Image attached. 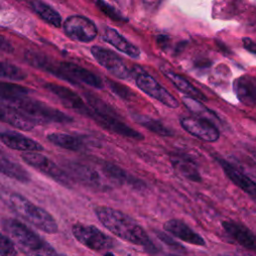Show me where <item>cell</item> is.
<instances>
[{"instance_id": "6da1fadb", "label": "cell", "mask_w": 256, "mask_h": 256, "mask_svg": "<svg viewBox=\"0 0 256 256\" xmlns=\"http://www.w3.org/2000/svg\"><path fill=\"white\" fill-rule=\"evenodd\" d=\"M94 212L102 225L115 236L129 243L142 246L148 252L156 251V247L146 231L127 214L108 206H97Z\"/></svg>"}, {"instance_id": "7a4b0ae2", "label": "cell", "mask_w": 256, "mask_h": 256, "mask_svg": "<svg viewBox=\"0 0 256 256\" xmlns=\"http://www.w3.org/2000/svg\"><path fill=\"white\" fill-rule=\"evenodd\" d=\"M3 229L25 256H59L57 251L39 234L16 219H5Z\"/></svg>"}, {"instance_id": "3957f363", "label": "cell", "mask_w": 256, "mask_h": 256, "mask_svg": "<svg viewBox=\"0 0 256 256\" xmlns=\"http://www.w3.org/2000/svg\"><path fill=\"white\" fill-rule=\"evenodd\" d=\"M4 196L6 204L21 219L46 233L54 234L58 232L57 222L45 209L33 204L18 193L12 192Z\"/></svg>"}, {"instance_id": "277c9868", "label": "cell", "mask_w": 256, "mask_h": 256, "mask_svg": "<svg viewBox=\"0 0 256 256\" xmlns=\"http://www.w3.org/2000/svg\"><path fill=\"white\" fill-rule=\"evenodd\" d=\"M10 105L17 108L35 124L41 123H70L73 118L66 113L47 105L39 100L28 98L27 96L18 99Z\"/></svg>"}, {"instance_id": "5b68a950", "label": "cell", "mask_w": 256, "mask_h": 256, "mask_svg": "<svg viewBox=\"0 0 256 256\" xmlns=\"http://www.w3.org/2000/svg\"><path fill=\"white\" fill-rule=\"evenodd\" d=\"M66 167L69 174L74 179L88 188L98 191H107L112 186V183L106 177L99 165L97 168L91 164L68 162Z\"/></svg>"}, {"instance_id": "8992f818", "label": "cell", "mask_w": 256, "mask_h": 256, "mask_svg": "<svg viewBox=\"0 0 256 256\" xmlns=\"http://www.w3.org/2000/svg\"><path fill=\"white\" fill-rule=\"evenodd\" d=\"M75 239L94 251H106L114 247V240L94 225L76 223L72 226Z\"/></svg>"}, {"instance_id": "52a82bcc", "label": "cell", "mask_w": 256, "mask_h": 256, "mask_svg": "<svg viewBox=\"0 0 256 256\" xmlns=\"http://www.w3.org/2000/svg\"><path fill=\"white\" fill-rule=\"evenodd\" d=\"M89 117L93 119L103 129L111 133L134 140H142L144 138V136L140 132L124 123L114 110L96 111L91 108V113Z\"/></svg>"}, {"instance_id": "ba28073f", "label": "cell", "mask_w": 256, "mask_h": 256, "mask_svg": "<svg viewBox=\"0 0 256 256\" xmlns=\"http://www.w3.org/2000/svg\"><path fill=\"white\" fill-rule=\"evenodd\" d=\"M21 158L29 166L52 178L62 186L67 188L72 187V180L69 175L46 156L39 154L38 152H25L21 155Z\"/></svg>"}, {"instance_id": "9c48e42d", "label": "cell", "mask_w": 256, "mask_h": 256, "mask_svg": "<svg viewBox=\"0 0 256 256\" xmlns=\"http://www.w3.org/2000/svg\"><path fill=\"white\" fill-rule=\"evenodd\" d=\"M63 29L67 37L78 42H90L98 34L93 21L82 15H71L63 23Z\"/></svg>"}, {"instance_id": "30bf717a", "label": "cell", "mask_w": 256, "mask_h": 256, "mask_svg": "<svg viewBox=\"0 0 256 256\" xmlns=\"http://www.w3.org/2000/svg\"><path fill=\"white\" fill-rule=\"evenodd\" d=\"M136 85L148 96L161 102L169 108H177L179 103L177 99L152 76L146 73H139L136 76Z\"/></svg>"}, {"instance_id": "8fae6325", "label": "cell", "mask_w": 256, "mask_h": 256, "mask_svg": "<svg viewBox=\"0 0 256 256\" xmlns=\"http://www.w3.org/2000/svg\"><path fill=\"white\" fill-rule=\"evenodd\" d=\"M91 53L95 60L108 72L119 79H127L131 76V71L125 62L113 51L99 46H93Z\"/></svg>"}, {"instance_id": "7c38bea8", "label": "cell", "mask_w": 256, "mask_h": 256, "mask_svg": "<svg viewBox=\"0 0 256 256\" xmlns=\"http://www.w3.org/2000/svg\"><path fill=\"white\" fill-rule=\"evenodd\" d=\"M180 125L190 135L205 142H216L220 138L218 128L212 121L204 118L182 117L180 118Z\"/></svg>"}, {"instance_id": "4fadbf2b", "label": "cell", "mask_w": 256, "mask_h": 256, "mask_svg": "<svg viewBox=\"0 0 256 256\" xmlns=\"http://www.w3.org/2000/svg\"><path fill=\"white\" fill-rule=\"evenodd\" d=\"M44 88L56 95L66 107L76 111L83 116H90L91 107L86 105L82 98L70 88L55 83H46L44 85Z\"/></svg>"}, {"instance_id": "5bb4252c", "label": "cell", "mask_w": 256, "mask_h": 256, "mask_svg": "<svg viewBox=\"0 0 256 256\" xmlns=\"http://www.w3.org/2000/svg\"><path fill=\"white\" fill-rule=\"evenodd\" d=\"M163 228L169 234L186 243L196 246L206 245V242L203 239V237L182 220L170 219L163 224Z\"/></svg>"}, {"instance_id": "9a60e30c", "label": "cell", "mask_w": 256, "mask_h": 256, "mask_svg": "<svg viewBox=\"0 0 256 256\" xmlns=\"http://www.w3.org/2000/svg\"><path fill=\"white\" fill-rule=\"evenodd\" d=\"M0 141L9 148L23 152H39L43 150L41 144L15 131L0 130Z\"/></svg>"}, {"instance_id": "2e32d148", "label": "cell", "mask_w": 256, "mask_h": 256, "mask_svg": "<svg viewBox=\"0 0 256 256\" xmlns=\"http://www.w3.org/2000/svg\"><path fill=\"white\" fill-rule=\"evenodd\" d=\"M216 160L223 169L226 176L236 186H238L242 191H244L246 194H248L251 198H253L256 201V182L253 181L244 173H242L241 171H239L238 169H236L226 160L221 158H216Z\"/></svg>"}, {"instance_id": "e0dca14e", "label": "cell", "mask_w": 256, "mask_h": 256, "mask_svg": "<svg viewBox=\"0 0 256 256\" xmlns=\"http://www.w3.org/2000/svg\"><path fill=\"white\" fill-rule=\"evenodd\" d=\"M60 64L72 84H78L81 82L97 89H101L103 87L102 80L91 71L70 62H60Z\"/></svg>"}, {"instance_id": "ac0fdd59", "label": "cell", "mask_w": 256, "mask_h": 256, "mask_svg": "<svg viewBox=\"0 0 256 256\" xmlns=\"http://www.w3.org/2000/svg\"><path fill=\"white\" fill-rule=\"evenodd\" d=\"M222 226L235 242L246 249L256 250V236L249 228L235 221H223Z\"/></svg>"}, {"instance_id": "d6986e66", "label": "cell", "mask_w": 256, "mask_h": 256, "mask_svg": "<svg viewBox=\"0 0 256 256\" xmlns=\"http://www.w3.org/2000/svg\"><path fill=\"white\" fill-rule=\"evenodd\" d=\"M0 122L7 123L23 131H30L35 126V123L17 108L3 103H0Z\"/></svg>"}, {"instance_id": "ffe728a7", "label": "cell", "mask_w": 256, "mask_h": 256, "mask_svg": "<svg viewBox=\"0 0 256 256\" xmlns=\"http://www.w3.org/2000/svg\"><path fill=\"white\" fill-rule=\"evenodd\" d=\"M234 92L239 99L245 105H256V78L244 75L237 78L233 82Z\"/></svg>"}, {"instance_id": "44dd1931", "label": "cell", "mask_w": 256, "mask_h": 256, "mask_svg": "<svg viewBox=\"0 0 256 256\" xmlns=\"http://www.w3.org/2000/svg\"><path fill=\"white\" fill-rule=\"evenodd\" d=\"M0 173L13 178L22 183H28L31 180V176L28 171L20 165L16 160L10 157L0 147Z\"/></svg>"}, {"instance_id": "7402d4cb", "label": "cell", "mask_w": 256, "mask_h": 256, "mask_svg": "<svg viewBox=\"0 0 256 256\" xmlns=\"http://www.w3.org/2000/svg\"><path fill=\"white\" fill-rule=\"evenodd\" d=\"M170 161L174 170L183 178L193 181L200 182L201 175L194 161L187 155L174 153L170 156Z\"/></svg>"}, {"instance_id": "603a6c76", "label": "cell", "mask_w": 256, "mask_h": 256, "mask_svg": "<svg viewBox=\"0 0 256 256\" xmlns=\"http://www.w3.org/2000/svg\"><path fill=\"white\" fill-rule=\"evenodd\" d=\"M25 58L30 63V65H32V66H34L36 68L45 70V71L53 74L54 76H56V77H58V78H60L62 80L68 81L69 83L72 84V82L69 79V77L63 71L60 63H57V62L47 58L46 56H44V55H42L40 53L32 52V51L26 52L25 53Z\"/></svg>"}, {"instance_id": "cb8c5ba5", "label": "cell", "mask_w": 256, "mask_h": 256, "mask_svg": "<svg viewBox=\"0 0 256 256\" xmlns=\"http://www.w3.org/2000/svg\"><path fill=\"white\" fill-rule=\"evenodd\" d=\"M103 39L105 42L109 43L113 47H115L120 52L132 57V58H138L140 56V50L137 46L129 42L125 37H123L117 30L107 27L105 28L103 35Z\"/></svg>"}, {"instance_id": "d4e9b609", "label": "cell", "mask_w": 256, "mask_h": 256, "mask_svg": "<svg viewBox=\"0 0 256 256\" xmlns=\"http://www.w3.org/2000/svg\"><path fill=\"white\" fill-rule=\"evenodd\" d=\"M160 70L174 84V86L179 91H181L182 93L186 94L189 97L195 98V99H197L199 101L200 100H202V101H206L207 100V97L200 90H198L196 87H194L187 79H185L181 75L175 73L174 71H172L171 69H169L166 66H161Z\"/></svg>"}, {"instance_id": "484cf974", "label": "cell", "mask_w": 256, "mask_h": 256, "mask_svg": "<svg viewBox=\"0 0 256 256\" xmlns=\"http://www.w3.org/2000/svg\"><path fill=\"white\" fill-rule=\"evenodd\" d=\"M30 5L32 9L48 24L57 28L61 26L60 14L50 5L43 2L42 0H31Z\"/></svg>"}, {"instance_id": "4316f807", "label": "cell", "mask_w": 256, "mask_h": 256, "mask_svg": "<svg viewBox=\"0 0 256 256\" xmlns=\"http://www.w3.org/2000/svg\"><path fill=\"white\" fill-rule=\"evenodd\" d=\"M30 90L24 86L9 82H0V102L11 104L18 99L28 96Z\"/></svg>"}, {"instance_id": "83f0119b", "label": "cell", "mask_w": 256, "mask_h": 256, "mask_svg": "<svg viewBox=\"0 0 256 256\" xmlns=\"http://www.w3.org/2000/svg\"><path fill=\"white\" fill-rule=\"evenodd\" d=\"M47 140L58 147L72 150V151H78V150L83 149V147H84V143L80 138H78L74 135L66 134V133L48 134Z\"/></svg>"}, {"instance_id": "f1b7e54d", "label": "cell", "mask_w": 256, "mask_h": 256, "mask_svg": "<svg viewBox=\"0 0 256 256\" xmlns=\"http://www.w3.org/2000/svg\"><path fill=\"white\" fill-rule=\"evenodd\" d=\"M132 117L141 126H143L147 130H149V131H151V132H153L157 135L165 136V137L173 135V132L168 127H166L162 122H160L159 120L153 119V118L145 116V115L135 114V113L132 114Z\"/></svg>"}, {"instance_id": "f546056e", "label": "cell", "mask_w": 256, "mask_h": 256, "mask_svg": "<svg viewBox=\"0 0 256 256\" xmlns=\"http://www.w3.org/2000/svg\"><path fill=\"white\" fill-rule=\"evenodd\" d=\"M183 103L190 111H192L194 114H196L200 118H204V119H207L210 121H215L218 119L214 112H212L211 110L206 108L204 105H202L200 103L199 100H197L195 98L185 96L183 98Z\"/></svg>"}, {"instance_id": "4dcf8cb0", "label": "cell", "mask_w": 256, "mask_h": 256, "mask_svg": "<svg viewBox=\"0 0 256 256\" xmlns=\"http://www.w3.org/2000/svg\"><path fill=\"white\" fill-rule=\"evenodd\" d=\"M26 73L16 65L0 61V78H6L10 80H23L26 78Z\"/></svg>"}, {"instance_id": "1f68e13d", "label": "cell", "mask_w": 256, "mask_h": 256, "mask_svg": "<svg viewBox=\"0 0 256 256\" xmlns=\"http://www.w3.org/2000/svg\"><path fill=\"white\" fill-rule=\"evenodd\" d=\"M96 6L103 14H105L107 17H109L110 19H112L114 21L124 22L126 20L120 11H118L115 7L108 4L104 0H96Z\"/></svg>"}, {"instance_id": "d6a6232c", "label": "cell", "mask_w": 256, "mask_h": 256, "mask_svg": "<svg viewBox=\"0 0 256 256\" xmlns=\"http://www.w3.org/2000/svg\"><path fill=\"white\" fill-rule=\"evenodd\" d=\"M16 245L12 239L0 232V256H17Z\"/></svg>"}, {"instance_id": "836d02e7", "label": "cell", "mask_w": 256, "mask_h": 256, "mask_svg": "<svg viewBox=\"0 0 256 256\" xmlns=\"http://www.w3.org/2000/svg\"><path fill=\"white\" fill-rule=\"evenodd\" d=\"M107 84L109 86V88L116 94L118 95L119 97H121L122 99H125V100H128L132 97V92L128 89V87L118 83V82H115L113 80H110L108 79L107 80Z\"/></svg>"}, {"instance_id": "e575fe53", "label": "cell", "mask_w": 256, "mask_h": 256, "mask_svg": "<svg viewBox=\"0 0 256 256\" xmlns=\"http://www.w3.org/2000/svg\"><path fill=\"white\" fill-rule=\"evenodd\" d=\"M157 235L159 237V239H161L163 242L167 243V245H170L171 247L173 248H182L177 242H175L170 236L164 234V233H161V232H157Z\"/></svg>"}, {"instance_id": "d590c367", "label": "cell", "mask_w": 256, "mask_h": 256, "mask_svg": "<svg viewBox=\"0 0 256 256\" xmlns=\"http://www.w3.org/2000/svg\"><path fill=\"white\" fill-rule=\"evenodd\" d=\"M0 51L6 52V53H12L14 51V48L10 44V42L1 35H0Z\"/></svg>"}, {"instance_id": "8d00e7d4", "label": "cell", "mask_w": 256, "mask_h": 256, "mask_svg": "<svg viewBox=\"0 0 256 256\" xmlns=\"http://www.w3.org/2000/svg\"><path fill=\"white\" fill-rule=\"evenodd\" d=\"M242 41H243V45H244L245 49L247 51H249L250 53L256 55V43L253 42L250 38H247V37H244L242 39Z\"/></svg>"}, {"instance_id": "74e56055", "label": "cell", "mask_w": 256, "mask_h": 256, "mask_svg": "<svg viewBox=\"0 0 256 256\" xmlns=\"http://www.w3.org/2000/svg\"><path fill=\"white\" fill-rule=\"evenodd\" d=\"M102 256H115L113 253H111V252H106L104 255H102Z\"/></svg>"}, {"instance_id": "f35d334b", "label": "cell", "mask_w": 256, "mask_h": 256, "mask_svg": "<svg viewBox=\"0 0 256 256\" xmlns=\"http://www.w3.org/2000/svg\"><path fill=\"white\" fill-rule=\"evenodd\" d=\"M252 158H253V160L256 162V152H254V153H253V155H252Z\"/></svg>"}, {"instance_id": "ab89813d", "label": "cell", "mask_w": 256, "mask_h": 256, "mask_svg": "<svg viewBox=\"0 0 256 256\" xmlns=\"http://www.w3.org/2000/svg\"><path fill=\"white\" fill-rule=\"evenodd\" d=\"M169 256H179V255H173V254H172V255H169Z\"/></svg>"}]
</instances>
